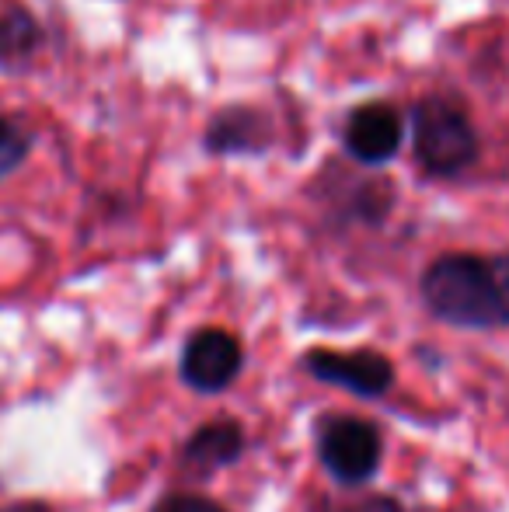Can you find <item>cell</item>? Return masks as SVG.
I'll return each mask as SVG.
<instances>
[{"label":"cell","instance_id":"4fadbf2b","mask_svg":"<svg viewBox=\"0 0 509 512\" xmlns=\"http://www.w3.org/2000/svg\"><path fill=\"white\" fill-rule=\"evenodd\" d=\"M0 512H53V509L39 506V502H18V506H7V509H0Z\"/></svg>","mask_w":509,"mask_h":512},{"label":"cell","instance_id":"5b68a950","mask_svg":"<svg viewBox=\"0 0 509 512\" xmlns=\"http://www.w3.org/2000/svg\"><path fill=\"white\" fill-rule=\"evenodd\" d=\"M245 366L238 338L220 328H203L185 342L182 352V380L203 394L224 391Z\"/></svg>","mask_w":509,"mask_h":512},{"label":"cell","instance_id":"8992f818","mask_svg":"<svg viewBox=\"0 0 509 512\" xmlns=\"http://www.w3.org/2000/svg\"><path fill=\"white\" fill-rule=\"evenodd\" d=\"M405 140V122H401L398 108L387 102H367L353 108L342 129V143H346L349 157H356L360 164L381 168V164L394 161V154L401 150Z\"/></svg>","mask_w":509,"mask_h":512},{"label":"cell","instance_id":"9c48e42d","mask_svg":"<svg viewBox=\"0 0 509 512\" xmlns=\"http://www.w3.org/2000/svg\"><path fill=\"white\" fill-rule=\"evenodd\" d=\"M39 42H42V32L28 11L11 7V11L0 14V63L28 60Z\"/></svg>","mask_w":509,"mask_h":512},{"label":"cell","instance_id":"6da1fadb","mask_svg":"<svg viewBox=\"0 0 509 512\" xmlns=\"http://www.w3.org/2000/svg\"><path fill=\"white\" fill-rule=\"evenodd\" d=\"M422 304L443 324L464 331L509 328V251H450L422 272Z\"/></svg>","mask_w":509,"mask_h":512},{"label":"cell","instance_id":"52a82bcc","mask_svg":"<svg viewBox=\"0 0 509 512\" xmlns=\"http://www.w3.org/2000/svg\"><path fill=\"white\" fill-rule=\"evenodd\" d=\"M241 453H245V432H241V425L231 422V418H220V422H210L192 432V439L182 450V464L192 467L196 474H210L234 464Z\"/></svg>","mask_w":509,"mask_h":512},{"label":"cell","instance_id":"7a4b0ae2","mask_svg":"<svg viewBox=\"0 0 509 512\" xmlns=\"http://www.w3.org/2000/svg\"><path fill=\"white\" fill-rule=\"evenodd\" d=\"M412 150L426 175L457 178L478 161V133L461 105L429 95L412 108Z\"/></svg>","mask_w":509,"mask_h":512},{"label":"cell","instance_id":"3957f363","mask_svg":"<svg viewBox=\"0 0 509 512\" xmlns=\"http://www.w3.org/2000/svg\"><path fill=\"white\" fill-rule=\"evenodd\" d=\"M318 457L339 485H363L377 474L384 457L381 429L367 418L339 415L321 422Z\"/></svg>","mask_w":509,"mask_h":512},{"label":"cell","instance_id":"7c38bea8","mask_svg":"<svg viewBox=\"0 0 509 512\" xmlns=\"http://www.w3.org/2000/svg\"><path fill=\"white\" fill-rule=\"evenodd\" d=\"M328 512H408V509H401L394 499H363L353 502V506H332Z\"/></svg>","mask_w":509,"mask_h":512},{"label":"cell","instance_id":"30bf717a","mask_svg":"<svg viewBox=\"0 0 509 512\" xmlns=\"http://www.w3.org/2000/svg\"><path fill=\"white\" fill-rule=\"evenodd\" d=\"M28 150H32L28 129L18 119H4L0 115V182L18 171V164L28 157Z\"/></svg>","mask_w":509,"mask_h":512},{"label":"cell","instance_id":"8fae6325","mask_svg":"<svg viewBox=\"0 0 509 512\" xmlns=\"http://www.w3.org/2000/svg\"><path fill=\"white\" fill-rule=\"evenodd\" d=\"M154 512H227V509L203 499V495H168V499L157 502Z\"/></svg>","mask_w":509,"mask_h":512},{"label":"cell","instance_id":"277c9868","mask_svg":"<svg viewBox=\"0 0 509 512\" xmlns=\"http://www.w3.org/2000/svg\"><path fill=\"white\" fill-rule=\"evenodd\" d=\"M304 366L321 384L346 387V391L360 394V398H381L394 384L391 359L374 349H356V352L311 349L304 356Z\"/></svg>","mask_w":509,"mask_h":512},{"label":"cell","instance_id":"ba28073f","mask_svg":"<svg viewBox=\"0 0 509 512\" xmlns=\"http://www.w3.org/2000/svg\"><path fill=\"white\" fill-rule=\"evenodd\" d=\"M269 140L262 115L245 112V108H231L213 119L210 133H206V147L213 154H245V150H262Z\"/></svg>","mask_w":509,"mask_h":512}]
</instances>
